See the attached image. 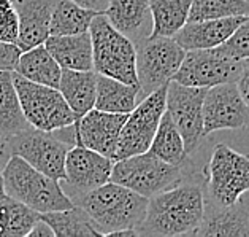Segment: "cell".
Here are the masks:
<instances>
[{
	"label": "cell",
	"mask_w": 249,
	"mask_h": 237,
	"mask_svg": "<svg viewBox=\"0 0 249 237\" xmlns=\"http://www.w3.org/2000/svg\"><path fill=\"white\" fill-rule=\"evenodd\" d=\"M103 15L121 34L129 37L135 46L151 34L149 0H110Z\"/></svg>",
	"instance_id": "cell-18"
},
{
	"label": "cell",
	"mask_w": 249,
	"mask_h": 237,
	"mask_svg": "<svg viewBox=\"0 0 249 237\" xmlns=\"http://www.w3.org/2000/svg\"><path fill=\"white\" fill-rule=\"evenodd\" d=\"M246 16H229L219 20L187 21L175 35V40L184 51L208 50L221 46Z\"/></svg>",
	"instance_id": "cell-16"
},
{
	"label": "cell",
	"mask_w": 249,
	"mask_h": 237,
	"mask_svg": "<svg viewBox=\"0 0 249 237\" xmlns=\"http://www.w3.org/2000/svg\"><path fill=\"white\" fill-rule=\"evenodd\" d=\"M97 74L94 70L62 69L57 89L73 113L75 121L92 110L95 104Z\"/></svg>",
	"instance_id": "cell-21"
},
{
	"label": "cell",
	"mask_w": 249,
	"mask_h": 237,
	"mask_svg": "<svg viewBox=\"0 0 249 237\" xmlns=\"http://www.w3.org/2000/svg\"><path fill=\"white\" fill-rule=\"evenodd\" d=\"M7 193H5V186H3V175H2V169H0V200H2Z\"/></svg>",
	"instance_id": "cell-38"
},
{
	"label": "cell",
	"mask_w": 249,
	"mask_h": 237,
	"mask_svg": "<svg viewBox=\"0 0 249 237\" xmlns=\"http://www.w3.org/2000/svg\"><path fill=\"white\" fill-rule=\"evenodd\" d=\"M7 196L13 198L38 214L73 207V200L65 194L59 180L37 171L22 158L10 155L2 169Z\"/></svg>",
	"instance_id": "cell-3"
},
{
	"label": "cell",
	"mask_w": 249,
	"mask_h": 237,
	"mask_svg": "<svg viewBox=\"0 0 249 237\" xmlns=\"http://www.w3.org/2000/svg\"><path fill=\"white\" fill-rule=\"evenodd\" d=\"M40 218H43L51 226L54 237H102L92 220L80 205L40 214Z\"/></svg>",
	"instance_id": "cell-27"
},
{
	"label": "cell",
	"mask_w": 249,
	"mask_h": 237,
	"mask_svg": "<svg viewBox=\"0 0 249 237\" xmlns=\"http://www.w3.org/2000/svg\"><path fill=\"white\" fill-rule=\"evenodd\" d=\"M194 236H249V202L243 198L232 207L205 210L203 220Z\"/></svg>",
	"instance_id": "cell-19"
},
{
	"label": "cell",
	"mask_w": 249,
	"mask_h": 237,
	"mask_svg": "<svg viewBox=\"0 0 249 237\" xmlns=\"http://www.w3.org/2000/svg\"><path fill=\"white\" fill-rule=\"evenodd\" d=\"M249 193V158L217 143L208 162V196L213 207H232Z\"/></svg>",
	"instance_id": "cell-6"
},
{
	"label": "cell",
	"mask_w": 249,
	"mask_h": 237,
	"mask_svg": "<svg viewBox=\"0 0 249 237\" xmlns=\"http://www.w3.org/2000/svg\"><path fill=\"white\" fill-rule=\"evenodd\" d=\"M95 15L99 13L80 7L71 0H54L50 21V35H75L88 32Z\"/></svg>",
	"instance_id": "cell-26"
},
{
	"label": "cell",
	"mask_w": 249,
	"mask_h": 237,
	"mask_svg": "<svg viewBox=\"0 0 249 237\" xmlns=\"http://www.w3.org/2000/svg\"><path fill=\"white\" fill-rule=\"evenodd\" d=\"M43 45L62 69L92 70V41L89 30L75 35H50Z\"/></svg>",
	"instance_id": "cell-20"
},
{
	"label": "cell",
	"mask_w": 249,
	"mask_h": 237,
	"mask_svg": "<svg viewBox=\"0 0 249 237\" xmlns=\"http://www.w3.org/2000/svg\"><path fill=\"white\" fill-rule=\"evenodd\" d=\"M95 84L97 91L94 108H97V110L127 115L138 104V84H127L100 74H97Z\"/></svg>",
	"instance_id": "cell-22"
},
{
	"label": "cell",
	"mask_w": 249,
	"mask_h": 237,
	"mask_svg": "<svg viewBox=\"0 0 249 237\" xmlns=\"http://www.w3.org/2000/svg\"><path fill=\"white\" fill-rule=\"evenodd\" d=\"M205 215L202 188L194 183L175 185L149 198L146 214L137 228L138 236H187L194 234Z\"/></svg>",
	"instance_id": "cell-1"
},
{
	"label": "cell",
	"mask_w": 249,
	"mask_h": 237,
	"mask_svg": "<svg viewBox=\"0 0 249 237\" xmlns=\"http://www.w3.org/2000/svg\"><path fill=\"white\" fill-rule=\"evenodd\" d=\"M249 121V108L236 83L216 84L206 89L203 99V134L224 129H241Z\"/></svg>",
	"instance_id": "cell-14"
},
{
	"label": "cell",
	"mask_w": 249,
	"mask_h": 237,
	"mask_svg": "<svg viewBox=\"0 0 249 237\" xmlns=\"http://www.w3.org/2000/svg\"><path fill=\"white\" fill-rule=\"evenodd\" d=\"M71 2L78 3L80 7H84L88 10H94L97 13H103L108 7L110 0H71Z\"/></svg>",
	"instance_id": "cell-36"
},
{
	"label": "cell",
	"mask_w": 249,
	"mask_h": 237,
	"mask_svg": "<svg viewBox=\"0 0 249 237\" xmlns=\"http://www.w3.org/2000/svg\"><path fill=\"white\" fill-rule=\"evenodd\" d=\"M15 72L29 81L57 88L62 67L51 56L45 45H38L21 53Z\"/></svg>",
	"instance_id": "cell-23"
},
{
	"label": "cell",
	"mask_w": 249,
	"mask_h": 237,
	"mask_svg": "<svg viewBox=\"0 0 249 237\" xmlns=\"http://www.w3.org/2000/svg\"><path fill=\"white\" fill-rule=\"evenodd\" d=\"M181 178V166H173L149 151H144L114 161L110 181L123 185L149 199L178 185Z\"/></svg>",
	"instance_id": "cell-5"
},
{
	"label": "cell",
	"mask_w": 249,
	"mask_h": 237,
	"mask_svg": "<svg viewBox=\"0 0 249 237\" xmlns=\"http://www.w3.org/2000/svg\"><path fill=\"white\" fill-rule=\"evenodd\" d=\"M129 115V113H127ZM127 115L92 108L70 126L71 147H84L114 159L121 129Z\"/></svg>",
	"instance_id": "cell-13"
},
{
	"label": "cell",
	"mask_w": 249,
	"mask_h": 237,
	"mask_svg": "<svg viewBox=\"0 0 249 237\" xmlns=\"http://www.w3.org/2000/svg\"><path fill=\"white\" fill-rule=\"evenodd\" d=\"M5 150H7V137H3L2 134H0V166L5 164V161H2L5 156Z\"/></svg>",
	"instance_id": "cell-37"
},
{
	"label": "cell",
	"mask_w": 249,
	"mask_h": 237,
	"mask_svg": "<svg viewBox=\"0 0 249 237\" xmlns=\"http://www.w3.org/2000/svg\"><path fill=\"white\" fill-rule=\"evenodd\" d=\"M184 54L186 51L173 37H146L140 41L137 45L140 96H148L172 81L183 62Z\"/></svg>",
	"instance_id": "cell-9"
},
{
	"label": "cell",
	"mask_w": 249,
	"mask_h": 237,
	"mask_svg": "<svg viewBox=\"0 0 249 237\" xmlns=\"http://www.w3.org/2000/svg\"><path fill=\"white\" fill-rule=\"evenodd\" d=\"M248 15L249 0H192L187 21L219 20V18Z\"/></svg>",
	"instance_id": "cell-30"
},
{
	"label": "cell",
	"mask_w": 249,
	"mask_h": 237,
	"mask_svg": "<svg viewBox=\"0 0 249 237\" xmlns=\"http://www.w3.org/2000/svg\"><path fill=\"white\" fill-rule=\"evenodd\" d=\"M219 48L238 59H249V15Z\"/></svg>",
	"instance_id": "cell-31"
},
{
	"label": "cell",
	"mask_w": 249,
	"mask_h": 237,
	"mask_svg": "<svg viewBox=\"0 0 249 237\" xmlns=\"http://www.w3.org/2000/svg\"><path fill=\"white\" fill-rule=\"evenodd\" d=\"M246 60L248 59L232 56L219 46L208 50H191L186 51L183 62L172 80L197 88L235 83L245 69Z\"/></svg>",
	"instance_id": "cell-8"
},
{
	"label": "cell",
	"mask_w": 249,
	"mask_h": 237,
	"mask_svg": "<svg viewBox=\"0 0 249 237\" xmlns=\"http://www.w3.org/2000/svg\"><path fill=\"white\" fill-rule=\"evenodd\" d=\"M13 83L29 126L54 132L75 123L73 113L57 88L29 81L16 72H13Z\"/></svg>",
	"instance_id": "cell-7"
},
{
	"label": "cell",
	"mask_w": 249,
	"mask_h": 237,
	"mask_svg": "<svg viewBox=\"0 0 249 237\" xmlns=\"http://www.w3.org/2000/svg\"><path fill=\"white\" fill-rule=\"evenodd\" d=\"M18 15L16 45L22 51L43 45L50 37L54 0H11Z\"/></svg>",
	"instance_id": "cell-17"
},
{
	"label": "cell",
	"mask_w": 249,
	"mask_h": 237,
	"mask_svg": "<svg viewBox=\"0 0 249 237\" xmlns=\"http://www.w3.org/2000/svg\"><path fill=\"white\" fill-rule=\"evenodd\" d=\"M235 83H236V88H238L240 94L243 97V100H245V104L249 108V59L246 60L245 69H243L241 75L238 77V80Z\"/></svg>",
	"instance_id": "cell-34"
},
{
	"label": "cell",
	"mask_w": 249,
	"mask_h": 237,
	"mask_svg": "<svg viewBox=\"0 0 249 237\" xmlns=\"http://www.w3.org/2000/svg\"><path fill=\"white\" fill-rule=\"evenodd\" d=\"M38 218V212L5 196L0 200V237H27Z\"/></svg>",
	"instance_id": "cell-29"
},
{
	"label": "cell",
	"mask_w": 249,
	"mask_h": 237,
	"mask_svg": "<svg viewBox=\"0 0 249 237\" xmlns=\"http://www.w3.org/2000/svg\"><path fill=\"white\" fill-rule=\"evenodd\" d=\"M22 50L16 43L0 40V72H15Z\"/></svg>",
	"instance_id": "cell-33"
},
{
	"label": "cell",
	"mask_w": 249,
	"mask_h": 237,
	"mask_svg": "<svg viewBox=\"0 0 249 237\" xmlns=\"http://www.w3.org/2000/svg\"><path fill=\"white\" fill-rule=\"evenodd\" d=\"M27 237H54V233H53L51 226L43 220V218H38L37 223H35L32 229L29 231Z\"/></svg>",
	"instance_id": "cell-35"
},
{
	"label": "cell",
	"mask_w": 249,
	"mask_h": 237,
	"mask_svg": "<svg viewBox=\"0 0 249 237\" xmlns=\"http://www.w3.org/2000/svg\"><path fill=\"white\" fill-rule=\"evenodd\" d=\"M208 88L186 86L168 81L165 108L179 129L186 155H192L205 137L203 134V99Z\"/></svg>",
	"instance_id": "cell-12"
},
{
	"label": "cell",
	"mask_w": 249,
	"mask_h": 237,
	"mask_svg": "<svg viewBox=\"0 0 249 237\" xmlns=\"http://www.w3.org/2000/svg\"><path fill=\"white\" fill-rule=\"evenodd\" d=\"M27 127L29 123L22 113L13 83V72H0V134L11 137Z\"/></svg>",
	"instance_id": "cell-25"
},
{
	"label": "cell",
	"mask_w": 249,
	"mask_h": 237,
	"mask_svg": "<svg viewBox=\"0 0 249 237\" xmlns=\"http://www.w3.org/2000/svg\"><path fill=\"white\" fill-rule=\"evenodd\" d=\"M92 41V70L127 84H138L137 46L99 13L89 26ZM140 86V84H138Z\"/></svg>",
	"instance_id": "cell-4"
},
{
	"label": "cell",
	"mask_w": 249,
	"mask_h": 237,
	"mask_svg": "<svg viewBox=\"0 0 249 237\" xmlns=\"http://www.w3.org/2000/svg\"><path fill=\"white\" fill-rule=\"evenodd\" d=\"M148 151L157 156L159 159L173 164V166H181L184 158L187 156L184 151L183 137H181L179 129L176 127L175 121L167 112V108L159 121V126H157V131Z\"/></svg>",
	"instance_id": "cell-28"
},
{
	"label": "cell",
	"mask_w": 249,
	"mask_h": 237,
	"mask_svg": "<svg viewBox=\"0 0 249 237\" xmlns=\"http://www.w3.org/2000/svg\"><path fill=\"white\" fill-rule=\"evenodd\" d=\"M192 0H149V37H175L189 18Z\"/></svg>",
	"instance_id": "cell-24"
},
{
	"label": "cell",
	"mask_w": 249,
	"mask_h": 237,
	"mask_svg": "<svg viewBox=\"0 0 249 237\" xmlns=\"http://www.w3.org/2000/svg\"><path fill=\"white\" fill-rule=\"evenodd\" d=\"M70 145L53 132L29 126L27 129L7 137L8 155H16L37 171L54 180H65V155Z\"/></svg>",
	"instance_id": "cell-10"
},
{
	"label": "cell",
	"mask_w": 249,
	"mask_h": 237,
	"mask_svg": "<svg viewBox=\"0 0 249 237\" xmlns=\"http://www.w3.org/2000/svg\"><path fill=\"white\" fill-rule=\"evenodd\" d=\"M0 40L16 43L18 15L11 0H0Z\"/></svg>",
	"instance_id": "cell-32"
},
{
	"label": "cell",
	"mask_w": 249,
	"mask_h": 237,
	"mask_svg": "<svg viewBox=\"0 0 249 237\" xmlns=\"http://www.w3.org/2000/svg\"><path fill=\"white\" fill-rule=\"evenodd\" d=\"M165 99L167 84L144 96L143 100L127 115L119 134L114 161L144 153L149 150L159 121L165 112Z\"/></svg>",
	"instance_id": "cell-11"
},
{
	"label": "cell",
	"mask_w": 249,
	"mask_h": 237,
	"mask_svg": "<svg viewBox=\"0 0 249 237\" xmlns=\"http://www.w3.org/2000/svg\"><path fill=\"white\" fill-rule=\"evenodd\" d=\"M114 159L94 150L70 147L65 155V181L76 193H88L110 181Z\"/></svg>",
	"instance_id": "cell-15"
},
{
	"label": "cell",
	"mask_w": 249,
	"mask_h": 237,
	"mask_svg": "<svg viewBox=\"0 0 249 237\" xmlns=\"http://www.w3.org/2000/svg\"><path fill=\"white\" fill-rule=\"evenodd\" d=\"M248 194H249V193H248ZM248 202H249V199H248Z\"/></svg>",
	"instance_id": "cell-39"
},
{
	"label": "cell",
	"mask_w": 249,
	"mask_h": 237,
	"mask_svg": "<svg viewBox=\"0 0 249 237\" xmlns=\"http://www.w3.org/2000/svg\"><path fill=\"white\" fill-rule=\"evenodd\" d=\"M148 198L114 181L80 194L78 205L86 212L102 236L116 231L137 229L148 207Z\"/></svg>",
	"instance_id": "cell-2"
}]
</instances>
